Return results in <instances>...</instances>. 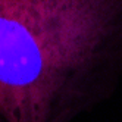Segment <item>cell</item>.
<instances>
[{
	"label": "cell",
	"mask_w": 122,
	"mask_h": 122,
	"mask_svg": "<svg viewBox=\"0 0 122 122\" xmlns=\"http://www.w3.org/2000/svg\"><path fill=\"white\" fill-rule=\"evenodd\" d=\"M122 80V0H0V122H75Z\"/></svg>",
	"instance_id": "obj_1"
}]
</instances>
